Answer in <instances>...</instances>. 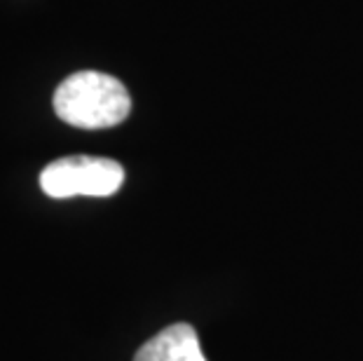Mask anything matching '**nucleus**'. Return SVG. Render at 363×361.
<instances>
[{
    "mask_svg": "<svg viewBox=\"0 0 363 361\" xmlns=\"http://www.w3.org/2000/svg\"><path fill=\"white\" fill-rule=\"evenodd\" d=\"M131 99L118 78L99 71L68 75L54 91V113L78 129H111L127 120Z\"/></svg>",
    "mask_w": 363,
    "mask_h": 361,
    "instance_id": "f257e3e1",
    "label": "nucleus"
},
{
    "mask_svg": "<svg viewBox=\"0 0 363 361\" xmlns=\"http://www.w3.org/2000/svg\"><path fill=\"white\" fill-rule=\"evenodd\" d=\"M125 183V169L108 157L71 155L43 169L40 188L54 199L68 197H111Z\"/></svg>",
    "mask_w": 363,
    "mask_h": 361,
    "instance_id": "f03ea898",
    "label": "nucleus"
},
{
    "mask_svg": "<svg viewBox=\"0 0 363 361\" xmlns=\"http://www.w3.org/2000/svg\"><path fill=\"white\" fill-rule=\"evenodd\" d=\"M134 361H206V357L195 328L179 321L152 335L134 355Z\"/></svg>",
    "mask_w": 363,
    "mask_h": 361,
    "instance_id": "7ed1b4c3",
    "label": "nucleus"
}]
</instances>
